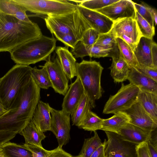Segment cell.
Masks as SVG:
<instances>
[{"label":"cell","mask_w":157,"mask_h":157,"mask_svg":"<svg viewBox=\"0 0 157 157\" xmlns=\"http://www.w3.org/2000/svg\"><path fill=\"white\" fill-rule=\"evenodd\" d=\"M40 91L32 76L22 89L12 108L0 117V132L20 133L32 120L40 100Z\"/></svg>","instance_id":"1"},{"label":"cell","mask_w":157,"mask_h":157,"mask_svg":"<svg viewBox=\"0 0 157 157\" xmlns=\"http://www.w3.org/2000/svg\"><path fill=\"white\" fill-rule=\"evenodd\" d=\"M36 23H28L0 12V52H10L19 45L42 35Z\"/></svg>","instance_id":"2"},{"label":"cell","mask_w":157,"mask_h":157,"mask_svg":"<svg viewBox=\"0 0 157 157\" xmlns=\"http://www.w3.org/2000/svg\"><path fill=\"white\" fill-rule=\"evenodd\" d=\"M56 39L42 35L28 40L15 48L9 52L16 64L26 65L42 61H46L56 48Z\"/></svg>","instance_id":"3"},{"label":"cell","mask_w":157,"mask_h":157,"mask_svg":"<svg viewBox=\"0 0 157 157\" xmlns=\"http://www.w3.org/2000/svg\"><path fill=\"white\" fill-rule=\"evenodd\" d=\"M32 68L29 65L16 64L0 78V101L6 109L12 108L31 79Z\"/></svg>","instance_id":"4"},{"label":"cell","mask_w":157,"mask_h":157,"mask_svg":"<svg viewBox=\"0 0 157 157\" xmlns=\"http://www.w3.org/2000/svg\"><path fill=\"white\" fill-rule=\"evenodd\" d=\"M76 76L79 78L92 108H94L95 101L102 97L104 92L101 85L103 67L99 62L83 60L76 63Z\"/></svg>","instance_id":"5"},{"label":"cell","mask_w":157,"mask_h":157,"mask_svg":"<svg viewBox=\"0 0 157 157\" xmlns=\"http://www.w3.org/2000/svg\"><path fill=\"white\" fill-rule=\"evenodd\" d=\"M44 20L47 28L56 38L67 34L82 37L86 30L91 28L77 8L67 14L47 16Z\"/></svg>","instance_id":"6"},{"label":"cell","mask_w":157,"mask_h":157,"mask_svg":"<svg viewBox=\"0 0 157 157\" xmlns=\"http://www.w3.org/2000/svg\"><path fill=\"white\" fill-rule=\"evenodd\" d=\"M13 0L24 7L27 11L47 16L67 14L77 9V5L66 0Z\"/></svg>","instance_id":"7"},{"label":"cell","mask_w":157,"mask_h":157,"mask_svg":"<svg viewBox=\"0 0 157 157\" xmlns=\"http://www.w3.org/2000/svg\"><path fill=\"white\" fill-rule=\"evenodd\" d=\"M140 90L138 87L130 83L124 85L122 82L117 92L110 96L105 103L103 113L114 114L128 109L137 101Z\"/></svg>","instance_id":"8"},{"label":"cell","mask_w":157,"mask_h":157,"mask_svg":"<svg viewBox=\"0 0 157 157\" xmlns=\"http://www.w3.org/2000/svg\"><path fill=\"white\" fill-rule=\"evenodd\" d=\"M109 32L116 38H120L126 43L133 51L142 37L136 21L131 18L114 22Z\"/></svg>","instance_id":"9"},{"label":"cell","mask_w":157,"mask_h":157,"mask_svg":"<svg viewBox=\"0 0 157 157\" xmlns=\"http://www.w3.org/2000/svg\"><path fill=\"white\" fill-rule=\"evenodd\" d=\"M107 137L105 142V155L107 157H137L135 144L124 139L116 133L105 131Z\"/></svg>","instance_id":"10"},{"label":"cell","mask_w":157,"mask_h":157,"mask_svg":"<svg viewBox=\"0 0 157 157\" xmlns=\"http://www.w3.org/2000/svg\"><path fill=\"white\" fill-rule=\"evenodd\" d=\"M51 120L50 131L56 136L58 147L63 146L68 143L70 139V117L61 110L52 107L51 109Z\"/></svg>","instance_id":"11"},{"label":"cell","mask_w":157,"mask_h":157,"mask_svg":"<svg viewBox=\"0 0 157 157\" xmlns=\"http://www.w3.org/2000/svg\"><path fill=\"white\" fill-rule=\"evenodd\" d=\"M46 69L55 91L64 96L69 88L68 79L57 56L51 59V55L43 65Z\"/></svg>","instance_id":"12"},{"label":"cell","mask_w":157,"mask_h":157,"mask_svg":"<svg viewBox=\"0 0 157 157\" xmlns=\"http://www.w3.org/2000/svg\"><path fill=\"white\" fill-rule=\"evenodd\" d=\"M96 11L115 22L125 18L135 19L136 10L132 1L119 0L116 2Z\"/></svg>","instance_id":"13"},{"label":"cell","mask_w":157,"mask_h":157,"mask_svg":"<svg viewBox=\"0 0 157 157\" xmlns=\"http://www.w3.org/2000/svg\"><path fill=\"white\" fill-rule=\"evenodd\" d=\"M129 118V123L150 132L156 130L155 121L137 101L131 107L123 111Z\"/></svg>","instance_id":"14"},{"label":"cell","mask_w":157,"mask_h":157,"mask_svg":"<svg viewBox=\"0 0 157 157\" xmlns=\"http://www.w3.org/2000/svg\"><path fill=\"white\" fill-rule=\"evenodd\" d=\"M76 5L77 8L91 28L100 34L106 33L110 31L113 21L98 12Z\"/></svg>","instance_id":"15"},{"label":"cell","mask_w":157,"mask_h":157,"mask_svg":"<svg viewBox=\"0 0 157 157\" xmlns=\"http://www.w3.org/2000/svg\"><path fill=\"white\" fill-rule=\"evenodd\" d=\"M85 94L82 84L77 77L75 81L69 86L64 95L62 105V110L71 115Z\"/></svg>","instance_id":"16"},{"label":"cell","mask_w":157,"mask_h":157,"mask_svg":"<svg viewBox=\"0 0 157 157\" xmlns=\"http://www.w3.org/2000/svg\"><path fill=\"white\" fill-rule=\"evenodd\" d=\"M51 108L48 103L40 100L33 114L31 121L43 133L50 131Z\"/></svg>","instance_id":"17"},{"label":"cell","mask_w":157,"mask_h":157,"mask_svg":"<svg viewBox=\"0 0 157 157\" xmlns=\"http://www.w3.org/2000/svg\"><path fill=\"white\" fill-rule=\"evenodd\" d=\"M152 132L143 129L128 123L123 127L117 134L126 140L139 144L150 139Z\"/></svg>","instance_id":"18"},{"label":"cell","mask_w":157,"mask_h":157,"mask_svg":"<svg viewBox=\"0 0 157 157\" xmlns=\"http://www.w3.org/2000/svg\"><path fill=\"white\" fill-rule=\"evenodd\" d=\"M152 39L141 37L133 51L140 67L155 69L151 55Z\"/></svg>","instance_id":"19"},{"label":"cell","mask_w":157,"mask_h":157,"mask_svg":"<svg viewBox=\"0 0 157 157\" xmlns=\"http://www.w3.org/2000/svg\"><path fill=\"white\" fill-rule=\"evenodd\" d=\"M55 52L63 69L68 79H71L76 76V59L68 50V47L58 46Z\"/></svg>","instance_id":"20"},{"label":"cell","mask_w":157,"mask_h":157,"mask_svg":"<svg viewBox=\"0 0 157 157\" xmlns=\"http://www.w3.org/2000/svg\"><path fill=\"white\" fill-rule=\"evenodd\" d=\"M127 79L130 83L138 87L140 90L157 94V82L135 68H130Z\"/></svg>","instance_id":"21"},{"label":"cell","mask_w":157,"mask_h":157,"mask_svg":"<svg viewBox=\"0 0 157 157\" xmlns=\"http://www.w3.org/2000/svg\"><path fill=\"white\" fill-rule=\"evenodd\" d=\"M112 58V62L109 67L110 75L114 82H122L127 80L130 67L120 53Z\"/></svg>","instance_id":"22"},{"label":"cell","mask_w":157,"mask_h":157,"mask_svg":"<svg viewBox=\"0 0 157 157\" xmlns=\"http://www.w3.org/2000/svg\"><path fill=\"white\" fill-rule=\"evenodd\" d=\"M25 9L13 0H0V12L14 16L19 20L32 23L26 13Z\"/></svg>","instance_id":"23"},{"label":"cell","mask_w":157,"mask_h":157,"mask_svg":"<svg viewBox=\"0 0 157 157\" xmlns=\"http://www.w3.org/2000/svg\"><path fill=\"white\" fill-rule=\"evenodd\" d=\"M71 52L75 58L82 59L86 56L90 57L100 58L108 57L109 52L99 46L94 44L86 46L78 42L74 48H71Z\"/></svg>","instance_id":"24"},{"label":"cell","mask_w":157,"mask_h":157,"mask_svg":"<svg viewBox=\"0 0 157 157\" xmlns=\"http://www.w3.org/2000/svg\"><path fill=\"white\" fill-rule=\"evenodd\" d=\"M129 120L125 112H119L109 118L103 119L101 130L117 133L123 127L129 123Z\"/></svg>","instance_id":"25"},{"label":"cell","mask_w":157,"mask_h":157,"mask_svg":"<svg viewBox=\"0 0 157 157\" xmlns=\"http://www.w3.org/2000/svg\"><path fill=\"white\" fill-rule=\"evenodd\" d=\"M137 101L153 119L157 122V94L140 90Z\"/></svg>","instance_id":"26"},{"label":"cell","mask_w":157,"mask_h":157,"mask_svg":"<svg viewBox=\"0 0 157 157\" xmlns=\"http://www.w3.org/2000/svg\"><path fill=\"white\" fill-rule=\"evenodd\" d=\"M19 134L24 137L25 144L40 147H42V141L46 137L44 133L40 131L31 121Z\"/></svg>","instance_id":"27"},{"label":"cell","mask_w":157,"mask_h":157,"mask_svg":"<svg viewBox=\"0 0 157 157\" xmlns=\"http://www.w3.org/2000/svg\"><path fill=\"white\" fill-rule=\"evenodd\" d=\"M94 44L109 52V55L108 57H112L119 54L116 38L109 32L100 34Z\"/></svg>","instance_id":"28"},{"label":"cell","mask_w":157,"mask_h":157,"mask_svg":"<svg viewBox=\"0 0 157 157\" xmlns=\"http://www.w3.org/2000/svg\"><path fill=\"white\" fill-rule=\"evenodd\" d=\"M117 47L120 56L126 62L130 67L136 69L139 67L134 52L125 42L119 38H116Z\"/></svg>","instance_id":"29"},{"label":"cell","mask_w":157,"mask_h":157,"mask_svg":"<svg viewBox=\"0 0 157 157\" xmlns=\"http://www.w3.org/2000/svg\"><path fill=\"white\" fill-rule=\"evenodd\" d=\"M0 148L6 157H33L32 152L23 145L9 142Z\"/></svg>","instance_id":"30"},{"label":"cell","mask_w":157,"mask_h":157,"mask_svg":"<svg viewBox=\"0 0 157 157\" xmlns=\"http://www.w3.org/2000/svg\"><path fill=\"white\" fill-rule=\"evenodd\" d=\"M92 108L89 100L85 94L76 109L71 115L72 125L78 127L89 110Z\"/></svg>","instance_id":"31"},{"label":"cell","mask_w":157,"mask_h":157,"mask_svg":"<svg viewBox=\"0 0 157 157\" xmlns=\"http://www.w3.org/2000/svg\"><path fill=\"white\" fill-rule=\"evenodd\" d=\"M103 119L90 110L78 127L91 132L101 130Z\"/></svg>","instance_id":"32"},{"label":"cell","mask_w":157,"mask_h":157,"mask_svg":"<svg viewBox=\"0 0 157 157\" xmlns=\"http://www.w3.org/2000/svg\"><path fill=\"white\" fill-rule=\"evenodd\" d=\"M94 135L85 139L81 150L79 154L75 157H90L92 153L102 144V142L96 131Z\"/></svg>","instance_id":"33"},{"label":"cell","mask_w":157,"mask_h":157,"mask_svg":"<svg viewBox=\"0 0 157 157\" xmlns=\"http://www.w3.org/2000/svg\"><path fill=\"white\" fill-rule=\"evenodd\" d=\"M41 69L36 67L32 68L31 75L38 86L40 89H48L52 85L49 77L46 68L44 66H39Z\"/></svg>","instance_id":"34"},{"label":"cell","mask_w":157,"mask_h":157,"mask_svg":"<svg viewBox=\"0 0 157 157\" xmlns=\"http://www.w3.org/2000/svg\"><path fill=\"white\" fill-rule=\"evenodd\" d=\"M119 0H72L78 5L86 9L96 11L116 2Z\"/></svg>","instance_id":"35"},{"label":"cell","mask_w":157,"mask_h":157,"mask_svg":"<svg viewBox=\"0 0 157 157\" xmlns=\"http://www.w3.org/2000/svg\"><path fill=\"white\" fill-rule=\"evenodd\" d=\"M135 20L142 37L152 39L155 34V28L151 26L136 11Z\"/></svg>","instance_id":"36"},{"label":"cell","mask_w":157,"mask_h":157,"mask_svg":"<svg viewBox=\"0 0 157 157\" xmlns=\"http://www.w3.org/2000/svg\"><path fill=\"white\" fill-rule=\"evenodd\" d=\"M100 34L94 29H89L84 32L80 41L86 46L93 45L95 43Z\"/></svg>","instance_id":"37"},{"label":"cell","mask_w":157,"mask_h":157,"mask_svg":"<svg viewBox=\"0 0 157 157\" xmlns=\"http://www.w3.org/2000/svg\"><path fill=\"white\" fill-rule=\"evenodd\" d=\"M136 11L152 27H155L154 22L151 13L147 7V4L144 2L140 4L134 2Z\"/></svg>","instance_id":"38"},{"label":"cell","mask_w":157,"mask_h":157,"mask_svg":"<svg viewBox=\"0 0 157 157\" xmlns=\"http://www.w3.org/2000/svg\"><path fill=\"white\" fill-rule=\"evenodd\" d=\"M82 37L77 35L67 34L56 38V39L62 42L66 46L74 48L77 43L81 41Z\"/></svg>","instance_id":"39"},{"label":"cell","mask_w":157,"mask_h":157,"mask_svg":"<svg viewBox=\"0 0 157 157\" xmlns=\"http://www.w3.org/2000/svg\"><path fill=\"white\" fill-rule=\"evenodd\" d=\"M23 145L32 152L33 157H48L49 155L50 151L45 149L43 147L25 144Z\"/></svg>","instance_id":"40"},{"label":"cell","mask_w":157,"mask_h":157,"mask_svg":"<svg viewBox=\"0 0 157 157\" xmlns=\"http://www.w3.org/2000/svg\"><path fill=\"white\" fill-rule=\"evenodd\" d=\"M136 151L137 157H150L146 142L137 144Z\"/></svg>","instance_id":"41"},{"label":"cell","mask_w":157,"mask_h":157,"mask_svg":"<svg viewBox=\"0 0 157 157\" xmlns=\"http://www.w3.org/2000/svg\"><path fill=\"white\" fill-rule=\"evenodd\" d=\"M137 69L147 77L157 82V69L139 67Z\"/></svg>","instance_id":"42"},{"label":"cell","mask_w":157,"mask_h":157,"mask_svg":"<svg viewBox=\"0 0 157 157\" xmlns=\"http://www.w3.org/2000/svg\"><path fill=\"white\" fill-rule=\"evenodd\" d=\"M16 134L13 132H0V147L13 138Z\"/></svg>","instance_id":"43"},{"label":"cell","mask_w":157,"mask_h":157,"mask_svg":"<svg viewBox=\"0 0 157 157\" xmlns=\"http://www.w3.org/2000/svg\"><path fill=\"white\" fill-rule=\"evenodd\" d=\"M105 139L103 142L92 153L90 157H107L105 155Z\"/></svg>","instance_id":"44"},{"label":"cell","mask_w":157,"mask_h":157,"mask_svg":"<svg viewBox=\"0 0 157 157\" xmlns=\"http://www.w3.org/2000/svg\"><path fill=\"white\" fill-rule=\"evenodd\" d=\"M146 142L150 157H157V144L152 143L150 140Z\"/></svg>","instance_id":"45"},{"label":"cell","mask_w":157,"mask_h":157,"mask_svg":"<svg viewBox=\"0 0 157 157\" xmlns=\"http://www.w3.org/2000/svg\"><path fill=\"white\" fill-rule=\"evenodd\" d=\"M151 55L154 67L157 69V44L154 41L151 46Z\"/></svg>","instance_id":"46"},{"label":"cell","mask_w":157,"mask_h":157,"mask_svg":"<svg viewBox=\"0 0 157 157\" xmlns=\"http://www.w3.org/2000/svg\"><path fill=\"white\" fill-rule=\"evenodd\" d=\"M147 7L149 10L154 22L155 26L157 24V12L156 10L153 8L151 7L147 4Z\"/></svg>","instance_id":"47"},{"label":"cell","mask_w":157,"mask_h":157,"mask_svg":"<svg viewBox=\"0 0 157 157\" xmlns=\"http://www.w3.org/2000/svg\"><path fill=\"white\" fill-rule=\"evenodd\" d=\"M8 110L6 109L2 103L0 101V117L2 116L8 111Z\"/></svg>","instance_id":"48"},{"label":"cell","mask_w":157,"mask_h":157,"mask_svg":"<svg viewBox=\"0 0 157 157\" xmlns=\"http://www.w3.org/2000/svg\"><path fill=\"white\" fill-rule=\"evenodd\" d=\"M0 157H6L0 147Z\"/></svg>","instance_id":"49"},{"label":"cell","mask_w":157,"mask_h":157,"mask_svg":"<svg viewBox=\"0 0 157 157\" xmlns=\"http://www.w3.org/2000/svg\"><path fill=\"white\" fill-rule=\"evenodd\" d=\"M108 157H112V155H109L108 156Z\"/></svg>","instance_id":"50"},{"label":"cell","mask_w":157,"mask_h":157,"mask_svg":"<svg viewBox=\"0 0 157 157\" xmlns=\"http://www.w3.org/2000/svg\"></svg>","instance_id":"51"}]
</instances>
